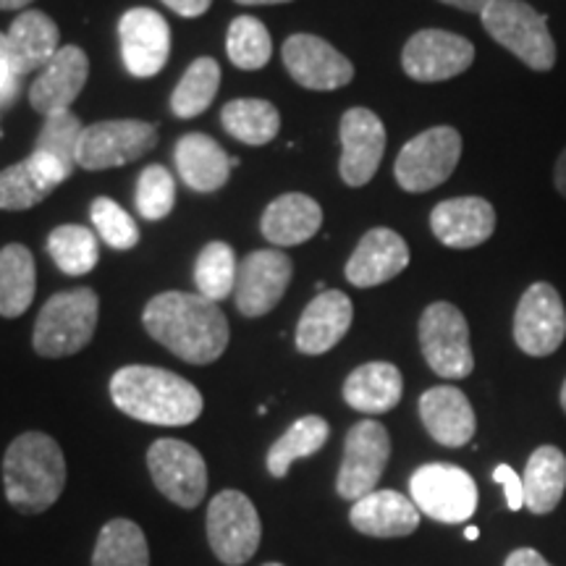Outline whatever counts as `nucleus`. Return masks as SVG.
Returning a JSON list of instances; mask_svg holds the SVG:
<instances>
[{
	"mask_svg": "<svg viewBox=\"0 0 566 566\" xmlns=\"http://www.w3.org/2000/svg\"><path fill=\"white\" fill-rule=\"evenodd\" d=\"M145 331L189 365H210L229 346V321L202 294L166 292L153 296L142 315Z\"/></svg>",
	"mask_w": 566,
	"mask_h": 566,
	"instance_id": "obj_1",
	"label": "nucleus"
},
{
	"mask_svg": "<svg viewBox=\"0 0 566 566\" xmlns=\"http://www.w3.org/2000/svg\"><path fill=\"white\" fill-rule=\"evenodd\" d=\"M111 399L134 420L163 428L192 424L205 409V399L195 384L150 365L122 367L111 378Z\"/></svg>",
	"mask_w": 566,
	"mask_h": 566,
	"instance_id": "obj_2",
	"label": "nucleus"
},
{
	"mask_svg": "<svg viewBox=\"0 0 566 566\" xmlns=\"http://www.w3.org/2000/svg\"><path fill=\"white\" fill-rule=\"evenodd\" d=\"M3 485L17 512H48L66 488V459L55 438L40 430L13 438L3 457Z\"/></svg>",
	"mask_w": 566,
	"mask_h": 566,
	"instance_id": "obj_3",
	"label": "nucleus"
},
{
	"mask_svg": "<svg viewBox=\"0 0 566 566\" xmlns=\"http://www.w3.org/2000/svg\"><path fill=\"white\" fill-rule=\"evenodd\" d=\"M97 317H101V300L92 289H74L51 296L34 323V352L48 359L82 352L95 336Z\"/></svg>",
	"mask_w": 566,
	"mask_h": 566,
	"instance_id": "obj_4",
	"label": "nucleus"
},
{
	"mask_svg": "<svg viewBox=\"0 0 566 566\" xmlns=\"http://www.w3.org/2000/svg\"><path fill=\"white\" fill-rule=\"evenodd\" d=\"M485 32L514 53L533 71H551L556 63V42L548 32L546 13L535 11L525 0H493L480 13Z\"/></svg>",
	"mask_w": 566,
	"mask_h": 566,
	"instance_id": "obj_5",
	"label": "nucleus"
},
{
	"mask_svg": "<svg viewBox=\"0 0 566 566\" xmlns=\"http://www.w3.org/2000/svg\"><path fill=\"white\" fill-rule=\"evenodd\" d=\"M462 158V134L454 126H433L401 147L394 176L405 192L420 195L449 181Z\"/></svg>",
	"mask_w": 566,
	"mask_h": 566,
	"instance_id": "obj_6",
	"label": "nucleus"
},
{
	"mask_svg": "<svg viewBox=\"0 0 566 566\" xmlns=\"http://www.w3.org/2000/svg\"><path fill=\"white\" fill-rule=\"evenodd\" d=\"M420 349L430 370L446 380H462L475 370L470 325L451 302H433L420 317Z\"/></svg>",
	"mask_w": 566,
	"mask_h": 566,
	"instance_id": "obj_7",
	"label": "nucleus"
},
{
	"mask_svg": "<svg viewBox=\"0 0 566 566\" xmlns=\"http://www.w3.org/2000/svg\"><path fill=\"white\" fill-rule=\"evenodd\" d=\"M263 525L254 504L242 491H221L208 506V541L226 566H242L258 554Z\"/></svg>",
	"mask_w": 566,
	"mask_h": 566,
	"instance_id": "obj_8",
	"label": "nucleus"
},
{
	"mask_svg": "<svg viewBox=\"0 0 566 566\" xmlns=\"http://www.w3.org/2000/svg\"><path fill=\"white\" fill-rule=\"evenodd\" d=\"M409 493L420 514L443 525L467 522L478 509L475 480L457 464H422L409 480Z\"/></svg>",
	"mask_w": 566,
	"mask_h": 566,
	"instance_id": "obj_9",
	"label": "nucleus"
},
{
	"mask_svg": "<svg viewBox=\"0 0 566 566\" xmlns=\"http://www.w3.org/2000/svg\"><path fill=\"white\" fill-rule=\"evenodd\" d=\"M147 470L158 491L181 509L202 504L208 493V464L195 446L160 438L147 451Z\"/></svg>",
	"mask_w": 566,
	"mask_h": 566,
	"instance_id": "obj_10",
	"label": "nucleus"
},
{
	"mask_svg": "<svg viewBox=\"0 0 566 566\" xmlns=\"http://www.w3.org/2000/svg\"><path fill=\"white\" fill-rule=\"evenodd\" d=\"M391 459V436L378 420H359L346 433L342 470L336 491L346 501H359L375 491L378 480Z\"/></svg>",
	"mask_w": 566,
	"mask_h": 566,
	"instance_id": "obj_11",
	"label": "nucleus"
},
{
	"mask_svg": "<svg viewBox=\"0 0 566 566\" xmlns=\"http://www.w3.org/2000/svg\"><path fill=\"white\" fill-rule=\"evenodd\" d=\"M158 145V129L147 122H103L84 126L76 166L84 171H105V168L126 166L139 160Z\"/></svg>",
	"mask_w": 566,
	"mask_h": 566,
	"instance_id": "obj_12",
	"label": "nucleus"
},
{
	"mask_svg": "<svg viewBox=\"0 0 566 566\" xmlns=\"http://www.w3.org/2000/svg\"><path fill=\"white\" fill-rule=\"evenodd\" d=\"M566 338V307L551 283L537 281L514 313V342L530 357H548Z\"/></svg>",
	"mask_w": 566,
	"mask_h": 566,
	"instance_id": "obj_13",
	"label": "nucleus"
},
{
	"mask_svg": "<svg viewBox=\"0 0 566 566\" xmlns=\"http://www.w3.org/2000/svg\"><path fill=\"white\" fill-rule=\"evenodd\" d=\"M475 61V45L446 30H420L401 51V69L415 82H446Z\"/></svg>",
	"mask_w": 566,
	"mask_h": 566,
	"instance_id": "obj_14",
	"label": "nucleus"
},
{
	"mask_svg": "<svg viewBox=\"0 0 566 566\" xmlns=\"http://www.w3.org/2000/svg\"><path fill=\"white\" fill-rule=\"evenodd\" d=\"M294 263L281 250H258L239 263L233 300L237 310L247 317H263L271 313L292 283Z\"/></svg>",
	"mask_w": 566,
	"mask_h": 566,
	"instance_id": "obj_15",
	"label": "nucleus"
},
{
	"mask_svg": "<svg viewBox=\"0 0 566 566\" xmlns=\"http://www.w3.org/2000/svg\"><path fill=\"white\" fill-rule=\"evenodd\" d=\"M283 66L296 84L317 92L346 87L354 80L352 61L315 34H294L283 42Z\"/></svg>",
	"mask_w": 566,
	"mask_h": 566,
	"instance_id": "obj_16",
	"label": "nucleus"
},
{
	"mask_svg": "<svg viewBox=\"0 0 566 566\" xmlns=\"http://www.w3.org/2000/svg\"><path fill=\"white\" fill-rule=\"evenodd\" d=\"M124 66L137 80L160 74L171 55V30L168 21L153 9H132L118 21Z\"/></svg>",
	"mask_w": 566,
	"mask_h": 566,
	"instance_id": "obj_17",
	"label": "nucleus"
},
{
	"mask_svg": "<svg viewBox=\"0 0 566 566\" xmlns=\"http://www.w3.org/2000/svg\"><path fill=\"white\" fill-rule=\"evenodd\" d=\"M342 171L344 184L365 187L378 174L386 153V126L367 108H349L342 118Z\"/></svg>",
	"mask_w": 566,
	"mask_h": 566,
	"instance_id": "obj_18",
	"label": "nucleus"
},
{
	"mask_svg": "<svg viewBox=\"0 0 566 566\" xmlns=\"http://www.w3.org/2000/svg\"><path fill=\"white\" fill-rule=\"evenodd\" d=\"M430 229L443 247L472 250L493 237L495 210L483 197H454L436 205L430 212Z\"/></svg>",
	"mask_w": 566,
	"mask_h": 566,
	"instance_id": "obj_19",
	"label": "nucleus"
},
{
	"mask_svg": "<svg viewBox=\"0 0 566 566\" xmlns=\"http://www.w3.org/2000/svg\"><path fill=\"white\" fill-rule=\"evenodd\" d=\"M90 76L87 53L76 45H66L55 53V59L40 71L30 90L32 108L42 116L69 111L71 103L80 97Z\"/></svg>",
	"mask_w": 566,
	"mask_h": 566,
	"instance_id": "obj_20",
	"label": "nucleus"
},
{
	"mask_svg": "<svg viewBox=\"0 0 566 566\" xmlns=\"http://www.w3.org/2000/svg\"><path fill=\"white\" fill-rule=\"evenodd\" d=\"M409 265V247L391 229H373L359 239L346 263V281L357 289H373L396 279Z\"/></svg>",
	"mask_w": 566,
	"mask_h": 566,
	"instance_id": "obj_21",
	"label": "nucleus"
},
{
	"mask_svg": "<svg viewBox=\"0 0 566 566\" xmlns=\"http://www.w3.org/2000/svg\"><path fill=\"white\" fill-rule=\"evenodd\" d=\"M354 321V304L344 292H321L304 307L296 325V349L310 357L331 352L349 334Z\"/></svg>",
	"mask_w": 566,
	"mask_h": 566,
	"instance_id": "obj_22",
	"label": "nucleus"
},
{
	"mask_svg": "<svg viewBox=\"0 0 566 566\" xmlns=\"http://www.w3.org/2000/svg\"><path fill=\"white\" fill-rule=\"evenodd\" d=\"M420 420L430 438L449 449L467 446L478 430L475 409L454 386L428 388L420 396Z\"/></svg>",
	"mask_w": 566,
	"mask_h": 566,
	"instance_id": "obj_23",
	"label": "nucleus"
},
{
	"mask_svg": "<svg viewBox=\"0 0 566 566\" xmlns=\"http://www.w3.org/2000/svg\"><path fill=\"white\" fill-rule=\"evenodd\" d=\"M61 32L55 21L42 11H24L11 21L9 32H6V55L13 74L27 76L32 71L45 69L55 59Z\"/></svg>",
	"mask_w": 566,
	"mask_h": 566,
	"instance_id": "obj_24",
	"label": "nucleus"
},
{
	"mask_svg": "<svg viewBox=\"0 0 566 566\" xmlns=\"http://www.w3.org/2000/svg\"><path fill=\"white\" fill-rule=\"evenodd\" d=\"M59 160L32 153L17 166L0 171V210H30L69 179Z\"/></svg>",
	"mask_w": 566,
	"mask_h": 566,
	"instance_id": "obj_25",
	"label": "nucleus"
},
{
	"mask_svg": "<svg viewBox=\"0 0 566 566\" xmlns=\"http://www.w3.org/2000/svg\"><path fill=\"white\" fill-rule=\"evenodd\" d=\"M349 522L357 533L370 537H405L420 527V509L396 491H373L354 501Z\"/></svg>",
	"mask_w": 566,
	"mask_h": 566,
	"instance_id": "obj_26",
	"label": "nucleus"
},
{
	"mask_svg": "<svg viewBox=\"0 0 566 566\" xmlns=\"http://www.w3.org/2000/svg\"><path fill=\"white\" fill-rule=\"evenodd\" d=\"M176 168L195 192H218L233 168V158L208 134H184L176 145Z\"/></svg>",
	"mask_w": 566,
	"mask_h": 566,
	"instance_id": "obj_27",
	"label": "nucleus"
},
{
	"mask_svg": "<svg viewBox=\"0 0 566 566\" xmlns=\"http://www.w3.org/2000/svg\"><path fill=\"white\" fill-rule=\"evenodd\" d=\"M405 378L391 363L359 365L344 384L346 405L363 415H386L401 401Z\"/></svg>",
	"mask_w": 566,
	"mask_h": 566,
	"instance_id": "obj_28",
	"label": "nucleus"
},
{
	"mask_svg": "<svg viewBox=\"0 0 566 566\" xmlns=\"http://www.w3.org/2000/svg\"><path fill=\"white\" fill-rule=\"evenodd\" d=\"M323 226V210L307 195H283L268 205L263 233L275 247H296L310 242Z\"/></svg>",
	"mask_w": 566,
	"mask_h": 566,
	"instance_id": "obj_29",
	"label": "nucleus"
},
{
	"mask_svg": "<svg viewBox=\"0 0 566 566\" xmlns=\"http://www.w3.org/2000/svg\"><path fill=\"white\" fill-rule=\"evenodd\" d=\"M525 506L533 514H548L558 506L566 491V457L556 446H541L527 459L525 475Z\"/></svg>",
	"mask_w": 566,
	"mask_h": 566,
	"instance_id": "obj_30",
	"label": "nucleus"
},
{
	"mask_svg": "<svg viewBox=\"0 0 566 566\" xmlns=\"http://www.w3.org/2000/svg\"><path fill=\"white\" fill-rule=\"evenodd\" d=\"M38 271L24 244H6L0 250V317H19L32 307Z\"/></svg>",
	"mask_w": 566,
	"mask_h": 566,
	"instance_id": "obj_31",
	"label": "nucleus"
},
{
	"mask_svg": "<svg viewBox=\"0 0 566 566\" xmlns=\"http://www.w3.org/2000/svg\"><path fill=\"white\" fill-rule=\"evenodd\" d=\"M331 438V428L323 417L307 415L300 417L292 428L268 449V472L273 478H286L296 459H307L323 449Z\"/></svg>",
	"mask_w": 566,
	"mask_h": 566,
	"instance_id": "obj_32",
	"label": "nucleus"
},
{
	"mask_svg": "<svg viewBox=\"0 0 566 566\" xmlns=\"http://www.w3.org/2000/svg\"><path fill=\"white\" fill-rule=\"evenodd\" d=\"M92 566H150V548L137 522L111 520L97 535Z\"/></svg>",
	"mask_w": 566,
	"mask_h": 566,
	"instance_id": "obj_33",
	"label": "nucleus"
},
{
	"mask_svg": "<svg viewBox=\"0 0 566 566\" xmlns=\"http://www.w3.org/2000/svg\"><path fill=\"white\" fill-rule=\"evenodd\" d=\"M223 129L244 145L260 147L275 139L281 129L279 108L268 101H231L221 111Z\"/></svg>",
	"mask_w": 566,
	"mask_h": 566,
	"instance_id": "obj_34",
	"label": "nucleus"
},
{
	"mask_svg": "<svg viewBox=\"0 0 566 566\" xmlns=\"http://www.w3.org/2000/svg\"><path fill=\"white\" fill-rule=\"evenodd\" d=\"M221 84V66L212 59H197L184 71L171 97V111L179 118H195L210 108Z\"/></svg>",
	"mask_w": 566,
	"mask_h": 566,
	"instance_id": "obj_35",
	"label": "nucleus"
},
{
	"mask_svg": "<svg viewBox=\"0 0 566 566\" xmlns=\"http://www.w3.org/2000/svg\"><path fill=\"white\" fill-rule=\"evenodd\" d=\"M239 275V260L233 254L231 244L212 242L205 247L195 265V283L205 300L221 304L226 296L233 294Z\"/></svg>",
	"mask_w": 566,
	"mask_h": 566,
	"instance_id": "obj_36",
	"label": "nucleus"
},
{
	"mask_svg": "<svg viewBox=\"0 0 566 566\" xmlns=\"http://www.w3.org/2000/svg\"><path fill=\"white\" fill-rule=\"evenodd\" d=\"M48 252H51L53 263L61 268L66 275H84L101 260V247L97 237L84 226L69 223L59 226L51 237H48Z\"/></svg>",
	"mask_w": 566,
	"mask_h": 566,
	"instance_id": "obj_37",
	"label": "nucleus"
},
{
	"mask_svg": "<svg viewBox=\"0 0 566 566\" xmlns=\"http://www.w3.org/2000/svg\"><path fill=\"white\" fill-rule=\"evenodd\" d=\"M226 51H229V59L237 69H263L273 53L271 32L265 30L263 21L254 17L233 19L229 27V38H226Z\"/></svg>",
	"mask_w": 566,
	"mask_h": 566,
	"instance_id": "obj_38",
	"label": "nucleus"
},
{
	"mask_svg": "<svg viewBox=\"0 0 566 566\" xmlns=\"http://www.w3.org/2000/svg\"><path fill=\"white\" fill-rule=\"evenodd\" d=\"M82 132H84L82 122L71 111L53 113V116L45 118V126L40 129L34 153H42L48 155V158L59 160L61 166L71 174L76 166V147H80Z\"/></svg>",
	"mask_w": 566,
	"mask_h": 566,
	"instance_id": "obj_39",
	"label": "nucleus"
},
{
	"mask_svg": "<svg viewBox=\"0 0 566 566\" xmlns=\"http://www.w3.org/2000/svg\"><path fill=\"white\" fill-rule=\"evenodd\" d=\"M176 181L163 166H147L137 181V210L145 221H163L174 210Z\"/></svg>",
	"mask_w": 566,
	"mask_h": 566,
	"instance_id": "obj_40",
	"label": "nucleus"
},
{
	"mask_svg": "<svg viewBox=\"0 0 566 566\" xmlns=\"http://www.w3.org/2000/svg\"><path fill=\"white\" fill-rule=\"evenodd\" d=\"M92 223H95L101 239L113 250H132L139 242V229L134 218L126 212L122 205L113 202L111 197H97L92 202Z\"/></svg>",
	"mask_w": 566,
	"mask_h": 566,
	"instance_id": "obj_41",
	"label": "nucleus"
},
{
	"mask_svg": "<svg viewBox=\"0 0 566 566\" xmlns=\"http://www.w3.org/2000/svg\"><path fill=\"white\" fill-rule=\"evenodd\" d=\"M493 480L504 485L506 506L512 509V512H520V509L525 506V485H522V478L516 475L509 464H499L493 470Z\"/></svg>",
	"mask_w": 566,
	"mask_h": 566,
	"instance_id": "obj_42",
	"label": "nucleus"
},
{
	"mask_svg": "<svg viewBox=\"0 0 566 566\" xmlns=\"http://www.w3.org/2000/svg\"><path fill=\"white\" fill-rule=\"evenodd\" d=\"M19 76L13 74L9 55H6V34H0V108L17 101L19 92Z\"/></svg>",
	"mask_w": 566,
	"mask_h": 566,
	"instance_id": "obj_43",
	"label": "nucleus"
},
{
	"mask_svg": "<svg viewBox=\"0 0 566 566\" xmlns=\"http://www.w3.org/2000/svg\"><path fill=\"white\" fill-rule=\"evenodd\" d=\"M163 3H166L171 11L179 13V17L195 19V17H202V13L210 9L212 0H163Z\"/></svg>",
	"mask_w": 566,
	"mask_h": 566,
	"instance_id": "obj_44",
	"label": "nucleus"
},
{
	"mask_svg": "<svg viewBox=\"0 0 566 566\" xmlns=\"http://www.w3.org/2000/svg\"><path fill=\"white\" fill-rule=\"evenodd\" d=\"M504 566H551L535 548H516L509 554Z\"/></svg>",
	"mask_w": 566,
	"mask_h": 566,
	"instance_id": "obj_45",
	"label": "nucleus"
},
{
	"mask_svg": "<svg viewBox=\"0 0 566 566\" xmlns=\"http://www.w3.org/2000/svg\"><path fill=\"white\" fill-rule=\"evenodd\" d=\"M446 6H454L459 11H467V13H483L488 6L493 3V0H441Z\"/></svg>",
	"mask_w": 566,
	"mask_h": 566,
	"instance_id": "obj_46",
	"label": "nucleus"
},
{
	"mask_svg": "<svg viewBox=\"0 0 566 566\" xmlns=\"http://www.w3.org/2000/svg\"><path fill=\"white\" fill-rule=\"evenodd\" d=\"M554 184H556V192L564 197L566 200V147L562 150V155H558L556 160V168H554Z\"/></svg>",
	"mask_w": 566,
	"mask_h": 566,
	"instance_id": "obj_47",
	"label": "nucleus"
},
{
	"mask_svg": "<svg viewBox=\"0 0 566 566\" xmlns=\"http://www.w3.org/2000/svg\"><path fill=\"white\" fill-rule=\"evenodd\" d=\"M32 0H0V11H19V9H27Z\"/></svg>",
	"mask_w": 566,
	"mask_h": 566,
	"instance_id": "obj_48",
	"label": "nucleus"
},
{
	"mask_svg": "<svg viewBox=\"0 0 566 566\" xmlns=\"http://www.w3.org/2000/svg\"><path fill=\"white\" fill-rule=\"evenodd\" d=\"M242 6H275V3H292V0H237Z\"/></svg>",
	"mask_w": 566,
	"mask_h": 566,
	"instance_id": "obj_49",
	"label": "nucleus"
},
{
	"mask_svg": "<svg viewBox=\"0 0 566 566\" xmlns=\"http://www.w3.org/2000/svg\"><path fill=\"white\" fill-rule=\"evenodd\" d=\"M464 537H467V541H478L480 530H478V527H467V530H464Z\"/></svg>",
	"mask_w": 566,
	"mask_h": 566,
	"instance_id": "obj_50",
	"label": "nucleus"
},
{
	"mask_svg": "<svg viewBox=\"0 0 566 566\" xmlns=\"http://www.w3.org/2000/svg\"><path fill=\"white\" fill-rule=\"evenodd\" d=\"M562 407H564V412H566V380H564V386H562Z\"/></svg>",
	"mask_w": 566,
	"mask_h": 566,
	"instance_id": "obj_51",
	"label": "nucleus"
},
{
	"mask_svg": "<svg viewBox=\"0 0 566 566\" xmlns=\"http://www.w3.org/2000/svg\"><path fill=\"white\" fill-rule=\"evenodd\" d=\"M263 566H283V564H279V562H268V564H263Z\"/></svg>",
	"mask_w": 566,
	"mask_h": 566,
	"instance_id": "obj_52",
	"label": "nucleus"
}]
</instances>
